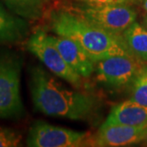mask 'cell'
Masks as SVG:
<instances>
[{"instance_id": "obj_1", "label": "cell", "mask_w": 147, "mask_h": 147, "mask_svg": "<svg viewBox=\"0 0 147 147\" xmlns=\"http://www.w3.org/2000/svg\"><path fill=\"white\" fill-rule=\"evenodd\" d=\"M30 89L34 106L46 115L86 119L97 105L94 96L66 88L40 65L30 69Z\"/></svg>"}, {"instance_id": "obj_2", "label": "cell", "mask_w": 147, "mask_h": 147, "mask_svg": "<svg viewBox=\"0 0 147 147\" xmlns=\"http://www.w3.org/2000/svg\"><path fill=\"white\" fill-rule=\"evenodd\" d=\"M50 26L57 35L74 41L95 62L114 56H135L123 35L96 26L79 13L54 11L50 16Z\"/></svg>"}, {"instance_id": "obj_3", "label": "cell", "mask_w": 147, "mask_h": 147, "mask_svg": "<svg viewBox=\"0 0 147 147\" xmlns=\"http://www.w3.org/2000/svg\"><path fill=\"white\" fill-rule=\"evenodd\" d=\"M22 59L8 49H0V119H18L24 114L21 96Z\"/></svg>"}, {"instance_id": "obj_4", "label": "cell", "mask_w": 147, "mask_h": 147, "mask_svg": "<svg viewBox=\"0 0 147 147\" xmlns=\"http://www.w3.org/2000/svg\"><path fill=\"white\" fill-rule=\"evenodd\" d=\"M26 47L55 75L77 88L82 86V77L65 62L57 47L52 41L51 36L47 33L37 30L32 34L27 41Z\"/></svg>"}, {"instance_id": "obj_5", "label": "cell", "mask_w": 147, "mask_h": 147, "mask_svg": "<svg viewBox=\"0 0 147 147\" xmlns=\"http://www.w3.org/2000/svg\"><path fill=\"white\" fill-rule=\"evenodd\" d=\"M77 11L91 24L105 31L121 35L137 19L136 11L127 3L83 7Z\"/></svg>"}, {"instance_id": "obj_6", "label": "cell", "mask_w": 147, "mask_h": 147, "mask_svg": "<svg viewBox=\"0 0 147 147\" xmlns=\"http://www.w3.org/2000/svg\"><path fill=\"white\" fill-rule=\"evenodd\" d=\"M88 143L87 132L54 126L43 121L34 122L27 137V145L31 147H77Z\"/></svg>"}, {"instance_id": "obj_7", "label": "cell", "mask_w": 147, "mask_h": 147, "mask_svg": "<svg viewBox=\"0 0 147 147\" xmlns=\"http://www.w3.org/2000/svg\"><path fill=\"white\" fill-rule=\"evenodd\" d=\"M144 65L136 56H114L95 62L96 79L112 88L132 84Z\"/></svg>"}, {"instance_id": "obj_8", "label": "cell", "mask_w": 147, "mask_h": 147, "mask_svg": "<svg viewBox=\"0 0 147 147\" xmlns=\"http://www.w3.org/2000/svg\"><path fill=\"white\" fill-rule=\"evenodd\" d=\"M147 139V126L103 124L93 139L94 146L118 147L137 144Z\"/></svg>"}, {"instance_id": "obj_9", "label": "cell", "mask_w": 147, "mask_h": 147, "mask_svg": "<svg viewBox=\"0 0 147 147\" xmlns=\"http://www.w3.org/2000/svg\"><path fill=\"white\" fill-rule=\"evenodd\" d=\"M58 51L69 67L82 78H88L95 70V61L70 38L50 35Z\"/></svg>"}, {"instance_id": "obj_10", "label": "cell", "mask_w": 147, "mask_h": 147, "mask_svg": "<svg viewBox=\"0 0 147 147\" xmlns=\"http://www.w3.org/2000/svg\"><path fill=\"white\" fill-rule=\"evenodd\" d=\"M103 124L147 126V107L131 100H125L112 108Z\"/></svg>"}, {"instance_id": "obj_11", "label": "cell", "mask_w": 147, "mask_h": 147, "mask_svg": "<svg viewBox=\"0 0 147 147\" xmlns=\"http://www.w3.org/2000/svg\"><path fill=\"white\" fill-rule=\"evenodd\" d=\"M28 33L29 24L26 20L7 11L0 3V44L21 42Z\"/></svg>"}, {"instance_id": "obj_12", "label": "cell", "mask_w": 147, "mask_h": 147, "mask_svg": "<svg viewBox=\"0 0 147 147\" xmlns=\"http://www.w3.org/2000/svg\"><path fill=\"white\" fill-rule=\"evenodd\" d=\"M123 36L131 53L147 62V28L135 22L123 32Z\"/></svg>"}, {"instance_id": "obj_13", "label": "cell", "mask_w": 147, "mask_h": 147, "mask_svg": "<svg viewBox=\"0 0 147 147\" xmlns=\"http://www.w3.org/2000/svg\"><path fill=\"white\" fill-rule=\"evenodd\" d=\"M8 10L28 21L38 20L42 16V0H3Z\"/></svg>"}, {"instance_id": "obj_14", "label": "cell", "mask_w": 147, "mask_h": 147, "mask_svg": "<svg viewBox=\"0 0 147 147\" xmlns=\"http://www.w3.org/2000/svg\"><path fill=\"white\" fill-rule=\"evenodd\" d=\"M130 100L147 107V65H144L132 82Z\"/></svg>"}, {"instance_id": "obj_15", "label": "cell", "mask_w": 147, "mask_h": 147, "mask_svg": "<svg viewBox=\"0 0 147 147\" xmlns=\"http://www.w3.org/2000/svg\"><path fill=\"white\" fill-rule=\"evenodd\" d=\"M22 135L14 129L0 127V147L21 146Z\"/></svg>"}, {"instance_id": "obj_16", "label": "cell", "mask_w": 147, "mask_h": 147, "mask_svg": "<svg viewBox=\"0 0 147 147\" xmlns=\"http://www.w3.org/2000/svg\"><path fill=\"white\" fill-rule=\"evenodd\" d=\"M83 7H102L113 4H130L133 0H75Z\"/></svg>"}, {"instance_id": "obj_17", "label": "cell", "mask_w": 147, "mask_h": 147, "mask_svg": "<svg viewBox=\"0 0 147 147\" xmlns=\"http://www.w3.org/2000/svg\"><path fill=\"white\" fill-rule=\"evenodd\" d=\"M142 7H143L144 10L147 11V0H143V2H142Z\"/></svg>"}, {"instance_id": "obj_18", "label": "cell", "mask_w": 147, "mask_h": 147, "mask_svg": "<svg viewBox=\"0 0 147 147\" xmlns=\"http://www.w3.org/2000/svg\"><path fill=\"white\" fill-rule=\"evenodd\" d=\"M145 26H146V28H147V16L145 19Z\"/></svg>"}, {"instance_id": "obj_19", "label": "cell", "mask_w": 147, "mask_h": 147, "mask_svg": "<svg viewBox=\"0 0 147 147\" xmlns=\"http://www.w3.org/2000/svg\"><path fill=\"white\" fill-rule=\"evenodd\" d=\"M42 1H43L44 3H46V2H47V1H49V0H42Z\"/></svg>"}]
</instances>
